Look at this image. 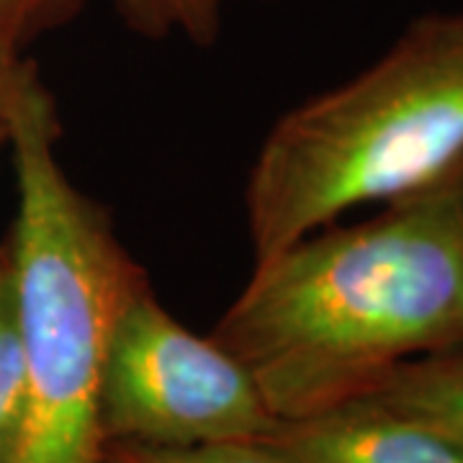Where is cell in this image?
I'll return each instance as SVG.
<instances>
[{
    "mask_svg": "<svg viewBox=\"0 0 463 463\" xmlns=\"http://www.w3.org/2000/svg\"><path fill=\"white\" fill-rule=\"evenodd\" d=\"M14 18L21 42L33 33L65 24L83 8L88 0H3Z\"/></svg>",
    "mask_w": 463,
    "mask_h": 463,
    "instance_id": "30bf717a",
    "label": "cell"
},
{
    "mask_svg": "<svg viewBox=\"0 0 463 463\" xmlns=\"http://www.w3.org/2000/svg\"><path fill=\"white\" fill-rule=\"evenodd\" d=\"M21 44L24 42L18 36L16 26H14V18L8 14L5 3L0 0V106H3V100L8 99L11 88L16 83L18 72H21V67L26 65L18 57Z\"/></svg>",
    "mask_w": 463,
    "mask_h": 463,
    "instance_id": "8fae6325",
    "label": "cell"
},
{
    "mask_svg": "<svg viewBox=\"0 0 463 463\" xmlns=\"http://www.w3.org/2000/svg\"><path fill=\"white\" fill-rule=\"evenodd\" d=\"M230 0H116L127 29L147 39L183 36L194 44H214L222 11Z\"/></svg>",
    "mask_w": 463,
    "mask_h": 463,
    "instance_id": "ba28073f",
    "label": "cell"
},
{
    "mask_svg": "<svg viewBox=\"0 0 463 463\" xmlns=\"http://www.w3.org/2000/svg\"><path fill=\"white\" fill-rule=\"evenodd\" d=\"M463 178V11L407 26L353 80L291 109L268 132L245 188L252 258Z\"/></svg>",
    "mask_w": 463,
    "mask_h": 463,
    "instance_id": "3957f363",
    "label": "cell"
},
{
    "mask_svg": "<svg viewBox=\"0 0 463 463\" xmlns=\"http://www.w3.org/2000/svg\"><path fill=\"white\" fill-rule=\"evenodd\" d=\"M5 273H8V255H5V250H0V283L5 279Z\"/></svg>",
    "mask_w": 463,
    "mask_h": 463,
    "instance_id": "7c38bea8",
    "label": "cell"
},
{
    "mask_svg": "<svg viewBox=\"0 0 463 463\" xmlns=\"http://www.w3.org/2000/svg\"><path fill=\"white\" fill-rule=\"evenodd\" d=\"M463 453V343L392 365L364 394Z\"/></svg>",
    "mask_w": 463,
    "mask_h": 463,
    "instance_id": "8992f818",
    "label": "cell"
},
{
    "mask_svg": "<svg viewBox=\"0 0 463 463\" xmlns=\"http://www.w3.org/2000/svg\"><path fill=\"white\" fill-rule=\"evenodd\" d=\"M100 420L109 443L188 448L263 440L279 425L250 371L183 327L142 281L109 335Z\"/></svg>",
    "mask_w": 463,
    "mask_h": 463,
    "instance_id": "277c9868",
    "label": "cell"
},
{
    "mask_svg": "<svg viewBox=\"0 0 463 463\" xmlns=\"http://www.w3.org/2000/svg\"><path fill=\"white\" fill-rule=\"evenodd\" d=\"M3 137H5V132H3V124H0V139H3Z\"/></svg>",
    "mask_w": 463,
    "mask_h": 463,
    "instance_id": "4fadbf2b",
    "label": "cell"
},
{
    "mask_svg": "<svg viewBox=\"0 0 463 463\" xmlns=\"http://www.w3.org/2000/svg\"><path fill=\"white\" fill-rule=\"evenodd\" d=\"M216 343L279 420L364 394L392 365L463 343V178L255 258Z\"/></svg>",
    "mask_w": 463,
    "mask_h": 463,
    "instance_id": "6da1fadb",
    "label": "cell"
},
{
    "mask_svg": "<svg viewBox=\"0 0 463 463\" xmlns=\"http://www.w3.org/2000/svg\"><path fill=\"white\" fill-rule=\"evenodd\" d=\"M29 402L26 353L18 327L16 297L11 268L0 283V463H11L16 456Z\"/></svg>",
    "mask_w": 463,
    "mask_h": 463,
    "instance_id": "52a82bcc",
    "label": "cell"
},
{
    "mask_svg": "<svg viewBox=\"0 0 463 463\" xmlns=\"http://www.w3.org/2000/svg\"><path fill=\"white\" fill-rule=\"evenodd\" d=\"M109 463H288L263 440H227L188 448L109 443Z\"/></svg>",
    "mask_w": 463,
    "mask_h": 463,
    "instance_id": "9c48e42d",
    "label": "cell"
},
{
    "mask_svg": "<svg viewBox=\"0 0 463 463\" xmlns=\"http://www.w3.org/2000/svg\"><path fill=\"white\" fill-rule=\"evenodd\" d=\"M263 443L288 463H463L461 450L365 397L279 420Z\"/></svg>",
    "mask_w": 463,
    "mask_h": 463,
    "instance_id": "5b68a950",
    "label": "cell"
},
{
    "mask_svg": "<svg viewBox=\"0 0 463 463\" xmlns=\"http://www.w3.org/2000/svg\"><path fill=\"white\" fill-rule=\"evenodd\" d=\"M0 124L16 163L18 209L5 255L29 381L11 463H109L106 347L118 307L147 273L60 165L54 103L32 65L18 72Z\"/></svg>",
    "mask_w": 463,
    "mask_h": 463,
    "instance_id": "7a4b0ae2",
    "label": "cell"
}]
</instances>
